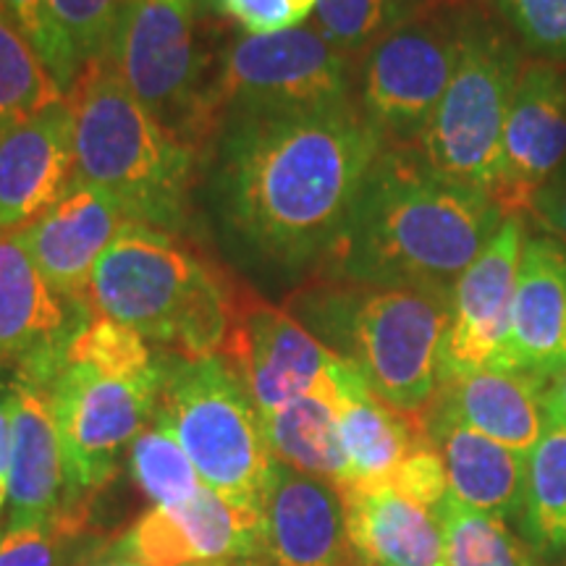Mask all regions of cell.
<instances>
[{
	"label": "cell",
	"mask_w": 566,
	"mask_h": 566,
	"mask_svg": "<svg viewBox=\"0 0 566 566\" xmlns=\"http://www.w3.org/2000/svg\"><path fill=\"white\" fill-rule=\"evenodd\" d=\"M386 142L352 101L231 118L216 189L231 229L265 258L328 252Z\"/></svg>",
	"instance_id": "cell-1"
},
{
	"label": "cell",
	"mask_w": 566,
	"mask_h": 566,
	"mask_svg": "<svg viewBox=\"0 0 566 566\" xmlns=\"http://www.w3.org/2000/svg\"><path fill=\"white\" fill-rule=\"evenodd\" d=\"M504 218L491 195L446 179L415 147L386 145L325 254L344 283L417 289L449 300Z\"/></svg>",
	"instance_id": "cell-2"
},
{
	"label": "cell",
	"mask_w": 566,
	"mask_h": 566,
	"mask_svg": "<svg viewBox=\"0 0 566 566\" xmlns=\"http://www.w3.org/2000/svg\"><path fill=\"white\" fill-rule=\"evenodd\" d=\"M74 137V184L101 187L134 223L179 226L195 155L122 82L111 61H90L66 95Z\"/></svg>",
	"instance_id": "cell-3"
},
{
	"label": "cell",
	"mask_w": 566,
	"mask_h": 566,
	"mask_svg": "<svg viewBox=\"0 0 566 566\" xmlns=\"http://www.w3.org/2000/svg\"><path fill=\"white\" fill-rule=\"evenodd\" d=\"M317 342L349 359L388 407L420 417L441 384L449 300L417 289L325 283L294 300Z\"/></svg>",
	"instance_id": "cell-4"
},
{
	"label": "cell",
	"mask_w": 566,
	"mask_h": 566,
	"mask_svg": "<svg viewBox=\"0 0 566 566\" xmlns=\"http://www.w3.org/2000/svg\"><path fill=\"white\" fill-rule=\"evenodd\" d=\"M231 292L221 275L160 229L129 221L92 271L87 307L129 325L147 342L202 359L221 354Z\"/></svg>",
	"instance_id": "cell-5"
},
{
	"label": "cell",
	"mask_w": 566,
	"mask_h": 566,
	"mask_svg": "<svg viewBox=\"0 0 566 566\" xmlns=\"http://www.w3.org/2000/svg\"><path fill=\"white\" fill-rule=\"evenodd\" d=\"M158 412L205 488L231 506L260 512L275 459L263 417L221 357H168Z\"/></svg>",
	"instance_id": "cell-6"
},
{
	"label": "cell",
	"mask_w": 566,
	"mask_h": 566,
	"mask_svg": "<svg viewBox=\"0 0 566 566\" xmlns=\"http://www.w3.org/2000/svg\"><path fill=\"white\" fill-rule=\"evenodd\" d=\"M522 69L514 40L480 11H464L454 76L412 145L433 171L493 195L506 116Z\"/></svg>",
	"instance_id": "cell-7"
},
{
	"label": "cell",
	"mask_w": 566,
	"mask_h": 566,
	"mask_svg": "<svg viewBox=\"0 0 566 566\" xmlns=\"http://www.w3.org/2000/svg\"><path fill=\"white\" fill-rule=\"evenodd\" d=\"M166 365L139 378L108 375L80 363L59 367L45 391L63 457L61 506L92 504V495L116 478L118 454L158 412Z\"/></svg>",
	"instance_id": "cell-8"
},
{
	"label": "cell",
	"mask_w": 566,
	"mask_h": 566,
	"mask_svg": "<svg viewBox=\"0 0 566 566\" xmlns=\"http://www.w3.org/2000/svg\"><path fill=\"white\" fill-rule=\"evenodd\" d=\"M349 101V59L315 27L239 38L200 101V124Z\"/></svg>",
	"instance_id": "cell-9"
},
{
	"label": "cell",
	"mask_w": 566,
	"mask_h": 566,
	"mask_svg": "<svg viewBox=\"0 0 566 566\" xmlns=\"http://www.w3.org/2000/svg\"><path fill=\"white\" fill-rule=\"evenodd\" d=\"M464 11L415 13L367 48L363 63V113L386 145L412 147L462 53Z\"/></svg>",
	"instance_id": "cell-10"
},
{
	"label": "cell",
	"mask_w": 566,
	"mask_h": 566,
	"mask_svg": "<svg viewBox=\"0 0 566 566\" xmlns=\"http://www.w3.org/2000/svg\"><path fill=\"white\" fill-rule=\"evenodd\" d=\"M147 111L179 134L200 124L195 0H129L103 53Z\"/></svg>",
	"instance_id": "cell-11"
},
{
	"label": "cell",
	"mask_w": 566,
	"mask_h": 566,
	"mask_svg": "<svg viewBox=\"0 0 566 566\" xmlns=\"http://www.w3.org/2000/svg\"><path fill=\"white\" fill-rule=\"evenodd\" d=\"M218 357L237 375L260 417L317 388L338 394L342 357L317 342L292 313L250 289L231 292L229 334Z\"/></svg>",
	"instance_id": "cell-12"
},
{
	"label": "cell",
	"mask_w": 566,
	"mask_h": 566,
	"mask_svg": "<svg viewBox=\"0 0 566 566\" xmlns=\"http://www.w3.org/2000/svg\"><path fill=\"white\" fill-rule=\"evenodd\" d=\"M260 541L263 514L202 485L187 504L153 506L111 546L145 566H254Z\"/></svg>",
	"instance_id": "cell-13"
},
{
	"label": "cell",
	"mask_w": 566,
	"mask_h": 566,
	"mask_svg": "<svg viewBox=\"0 0 566 566\" xmlns=\"http://www.w3.org/2000/svg\"><path fill=\"white\" fill-rule=\"evenodd\" d=\"M525 242L522 216H506L485 250L457 279L449 296L441 380L495 365L512 323L514 289Z\"/></svg>",
	"instance_id": "cell-14"
},
{
	"label": "cell",
	"mask_w": 566,
	"mask_h": 566,
	"mask_svg": "<svg viewBox=\"0 0 566 566\" xmlns=\"http://www.w3.org/2000/svg\"><path fill=\"white\" fill-rule=\"evenodd\" d=\"M53 292L34 265L21 231H0V365H19V380L48 388L84 315ZM80 304V302H76Z\"/></svg>",
	"instance_id": "cell-15"
},
{
	"label": "cell",
	"mask_w": 566,
	"mask_h": 566,
	"mask_svg": "<svg viewBox=\"0 0 566 566\" xmlns=\"http://www.w3.org/2000/svg\"><path fill=\"white\" fill-rule=\"evenodd\" d=\"M564 160L566 71L554 63H527L506 116L493 202L504 216H522Z\"/></svg>",
	"instance_id": "cell-16"
},
{
	"label": "cell",
	"mask_w": 566,
	"mask_h": 566,
	"mask_svg": "<svg viewBox=\"0 0 566 566\" xmlns=\"http://www.w3.org/2000/svg\"><path fill=\"white\" fill-rule=\"evenodd\" d=\"M260 514L263 541L254 566H357L344 495L331 480L275 462Z\"/></svg>",
	"instance_id": "cell-17"
},
{
	"label": "cell",
	"mask_w": 566,
	"mask_h": 566,
	"mask_svg": "<svg viewBox=\"0 0 566 566\" xmlns=\"http://www.w3.org/2000/svg\"><path fill=\"white\" fill-rule=\"evenodd\" d=\"M126 223L129 216L111 192L71 184L53 208L19 231L53 292L69 302L87 304L92 271Z\"/></svg>",
	"instance_id": "cell-18"
},
{
	"label": "cell",
	"mask_w": 566,
	"mask_h": 566,
	"mask_svg": "<svg viewBox=\"0 0 566 566\" xmlns=\"http://www.w3.org/2000/svg\"><path fill=\"white\" fill-rule=\"evenodd\" d=\"M493 367L551 384L566 370V247L530 237L516 275L512 323Z\"/></svg>",
	"instance_id": "cell-19"
},
{
	"label": "cell",
	"mask_w": 566,
	"mask_h": 566,
	"mask_svg": "<svg viewBox=\"0 0 566 566\" xmlns=\"http://www.w3.org/2000/svg\"><path fill=\"white\" fill-rule=\"evenodd\" d=\"M74 184L69 103L0 126V231L30 226Z\"/></svg>",
	"instance_id": "cell-20"
},
{
	"label": "cell",
	"mask_w": 566,
	"mask_h": 566,
	"mask_svg": "<svg viewBox=\"0 0 566 566\" xmlns=\"http://www.w3.org/2000/svg\"><path fill=\"white\" fill-rule=\"evenodd\" d=\"M346 533L357 566H446L441 520L391 485H344Z\"/></svg>",
	"instance_id": "cell-21"
},
{
	"label": "cell",
	"mask_w": 566,
	"mask_h": 566,
	"mask_svg": "<svg viewBox=\"0 0 566 566\" xmlns=\"http://www.w3.org/2000/svg\"><path fill=\"white\" fill-rule=\"evenodd\" d=\"M546 388L530 375L483 367L443 378L430 405L491 441L530 454L548 428Z\"/></svg>",
	"instance_id": "cell-22"
},
{
	"label": "cell",
	"mask_w": 566,
	"mask_h": 566,
	"mask_svg": "<svg viewBox=\"0 0 566 566\" xmlns=\"http://www.w3.org/2000/svg\"><path fill=\"white\" fill-rule=\"evenodd\" d=\"M424 433L443 459L449 493L475 512L520 520L527 454L506 449L430 405L420 415Z\"/></svg>",
	"instance_id": "cell-23"
},
{
	"label": "cell",
	"mask_w": 566,
	"mask_h": 566,
	"mask_svg": "<svg viewBox=\"0 0 566 566\" xmlns=\"http://www.w3.org/2000/svg\"><path fill=\"white\" fill-rule=\"evenodd\" d=\"M336 384L338 428L349 462L346 485H388L399 464L424 438L422 420L378 399L359 367L349 359H342L338 365Z\"/></svg>",
	"instance_id": "cell-24"
},
{
	"label": "cell",
	"mask_w": 566,
	"mask_h": 566,
	"mask_svg": "<svg viewBox=\"0 0 566 566\" xmlns=\"http://www.w3.org/2000/svg\"><path fill=\"white\" fill-rule=\"evenodd\" d=\"M13 446L9 472V527L48 525L61 512L63 457L45 388L17 380L11 388Z\"/></svg>",
	"instance_id": "cell-25"
},
{
	"label": "cell",
	"mask_w": 566,
	"mask_h": 566,
	"mask_svg": "<svg viewBox=\"0 0 566 566\" xmlns=\"http://www.w3.org/2000/svg\"><path fill=\"white\" fill-rule=\"evenodd\" d=\"M268 446L275 462L307 475L331 480L338 488L349 483L342 428H338V394L310 391L286 407L263 417Z\"/></svg>",
	"instance_id": "cell-26"
},
{
	"label": "cell",
	"mask_w": 566,
	"mask_h": 566,
	"mask_svg": "<svg viewBox=\"0 0 566 566\" xmlns=\"http://www.w3.org/2000/svg\"><path fill=\"white\" fill-rule=\"evenodd\" d=\"M520 533L537 556L566 554V430L548 424L527 454Z\"/></svg>",
	"instance_id": "cell-27"
},
{
	"label": "cell",
	"mask_w": 566,
	"mask_h": 566,
	"mask_svg": "<svg viewBox=\"0 0 566 566\" xmlns=\"http://www.w3.org/2000/svg\"><path fill=\"white\" fill-rule=\"evenodd\" d=\"M45 6L53 40L48 69L69 95L82 69L108 51L129 0H45Z\"/></svg>",
	"instance_id": "cell-28"
},
{
	"label": "cell",
	"mask_w": 566,
	"mask_h": 566,
	"mask_svg": "<svg viewBox=\"0 0 566 566\" xmlns=\"http://www.w3.org/2000/svg\"><path fill=\"white\" fill-rule=\"evenodd\" d=\"M66 101L32 40L0 9V126Z\"/></svg>",
	"instance_id": "cell-29"
},
{
	"label": "cell",
	"mask_w": 566,
	"mask_h": 566,
	"mask_svg": "<svg viewBox=\"0 0 566 566\" xmlns=\"http://www.w3.org/2000/svg\"><path fill=\"white\" fill-rule=\"evenodd\" d=\"M92 527L90 504L61 506L48 525L9 527L0 537V566H76L105 546Z\"/></svg>",
	"instance_id": "cell-30"
},
{
	"label": "cell",
	"mask_w": 566,
	"mask_h": 566,
	"mask_svg": "<svg viewBox=\"0 0 566 566\" xmlns=\"http://www.w3.org/2000/svg\"><path fill=\"white\" fill-rule=\"evenodd\" d=\"M132 480L155 506H181L202 491L192 459L181 449L171 422L155 412L129 446Z\"/></svg>",
	"instance_id": "cell-31"
},
{
	"label": "cell",
	"mask_w": 566,
	"mask_h": 566,
	"mask_svg": "<svg viewBox=\"0 0 566 566\" xmlns=\"http://www.w3.org/2000/svg\"><path fill=\"white\" fill-rule=\"evenodd\" d=\"M443 527L446 566H535L504 520L459 504L451 493L436 509Z\"/></svg>",
	"instance_id": "cell-32"
},
{
	"label": "cell",
	"mask_w": 566,
	"mask_h": 566,
	"mask_svg": "<svg viewBox=\"0 0 566 566\" xmlns=\"http://www.w3.org/2000/svg\"><path fill=\"white\" fill-rule=\"evenodd\" d=\"M63 363L90 365L95 370L122 378H139V375L158 373L166 365V357H155L147 338L111 317L95 315L71 338Z\"/></svg>",
	"instance_id": "cell-33"
},
{
	"label": "cell",
	"mask_w": 566,
	"mask_h": 566,
	"mask_svg": "<svg viewBox=\"0 0 566 566\" xmlns=\"http://www.w3.org/2000/svg\"><path fill=\"white\" fill-rule=\"evenodd\" d=\"M417 0H317L315 30L331 45L352 55L415 17Z\"/></svg>",
	"instance_id": "cell-34"
},
{
	"label": "cell",
	"mask_w": 566,
	"mask_h": 566,
	"mask_svg": "<svg viewBox=\"0 0 566 566\" xmlns=\"http://www.w3.org/2000/svg\"><path fill=\"white\" fill-rule=\"evenodd\" d=\"M499 9L527 48L566 61V0H499Z\"/></svg>",
	"instance_id": "cell-35"
},
{
	"label": "cell",
	"mask_w": 566,
	"mask_h": 566,
	"mask_svg": "<svg viewBox=\"0 0 566 566\" xmlns=\"http://www.w3.org/2000/svg\"><path fill=\"white\" fill-rule=\"evenodd\" d=\"M388 485L401 495H407V499L436 512L438 504L446 499V493H449V480H446L443 459L438 454V449L428 438V433L415 446L412 454L399 464V470L394 472Z\"/></svg>",
	"instance_id": "cell-36"
},
{
	"label": "cell",
	"mask_w": 566,
	"mask_h": 566,
	"mask_svg": "<svg viewBox=\"0 0 566 566\" xmlns=\"http://www.w3.org/2000/svg\"><path fill=\"white\" fill-rule=\"evenodd\" d=\"M218 11L250 34H273L302 24L294 0H212Z\"/></svg>",
	"instance_id": "cell-37"
},
{
	"label": "cell",
	"mask_w": 566,
	"mask_h": 566,
	"mask_svg": "<svg viewBox=\"0 0 566 566\" xmlns=\"http://www.w3.org/2000/svg\"><path fill=\"white\" fill-rule=\"evenodd\" d=\"M530 216L535 223L546 231V237H554L566 244V160L558 171L551 176V181L535 195L530 205Z\"/></svg>",
	"instance_id": "cell-38"
},
{
	"label": "cell",
	"mask_w": 566,
	"mask_h": 566,
	"mask_svg": "<svg viewBox=\"0 0 566 566\" xmlns=\"http://www.w3.org/2000/svg\"><path fill=\"white\" fill-rule=\"evenodd\" d=\"M0 9L9 13V17L17 21L19 30L32 40V45L38 48L42 61H51L53 40L51 27H48L45 0H0Z\"/></svg>",
	"instance_id": "cell-39"
},
{
	"label": "cell",
	"mask_w": 566,
	"mask_h": 566,
	"mask_svg": "<svg viewBox=\"0 0 566 566\" xmlns=\"http://www.w3.org/2000/svg\"><path fill=\"white\" fill-rule=\"evenodd\" d=\"M11 446H13V407L11 394L0 396V478L9 480L11 472Z\"/></svg>",
	"instance_id": "cell-40"
},
{
	"label": "cell",
	"mask_w": 566,
	"mask_h": 566,
	"mask_svg": "<svg viewBox=\"0 0 566 566\" xmlns=\"http://www.w3.org/2000/svg\"><path fill=\"white\" fill-rule=\"evenodd\" d=\"M546 415L548 424L566 430V370L558 373L546 388Z\"/></svg>",
	"instance_id": "cell-41"
},
{
	"label": "cell",
	"mask_w": 566,
	"mask_h": 566,
	"mask_svg": "<svg viewBox=\"0 0 566 566\" xmlns=\"http://www.w3.org/2000/svg\"><path fill=\"white\" fill-rule=\"evenodd\" d=\"M111 543L113 541H108V543H105V546L97 548L92 556L82 558V562L76 564V566H145V564H139V562H134V558H126L122 554H116Z\"/></svg>",
	"instance_id": "cell-42"
},
{
	"label": "cell",
	"mask_w": 566,
	"mask_h": 566,
	"mask_svg": "<svg viewBox=\"0 0 566 566\" xmlns=\"http://www.w3.org/2000/svg\"><path fill=\"white\" fill-rule=\"evenodd\" d=\"M294 6H296V11L302 13V19H307L310 13H315L317 0H294Z\"/></svg>",
	"instance_id": "cell-43"
}]
</instances>
